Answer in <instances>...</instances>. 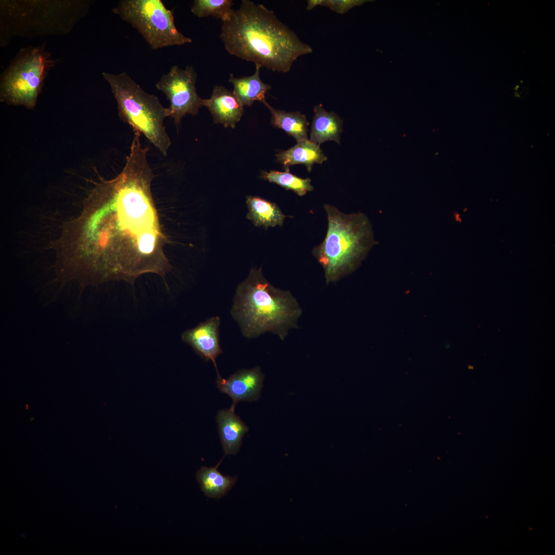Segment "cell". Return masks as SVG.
<instances>
[{
  "mask_svg": "<svg viewBox=\"0 0 555 555\" xmlns=\"http://www.w3.org/2000/svg\"><path fill=\"white\" fill-rule=\"evenodd\" d=\"M140 138L134 137L120 173L96 185L58 241L68 264L96 282L133 284L144 273L164 278L172 268L151 191L155 176L147 159L150 148Z\"/></svg>",
  "mask_w": 555,
  "mask_h": 555,
  "instance_id": "1",
  "label": "cell"
},
{
  "mask_svg": "<svg viewBox=\"0 0 555 555\" xmlns=\"http://www.w3.org/2000/svg\"><path fill=\"white\" fill-rule=\"evenodd\" d=\"M220 37L231 55L273 71L288 72L299 57L313 52L272 10L249 0L230 11Z\"/></svg>",
  "mask_w": 555,
  "mask_h": 555,
  "instance_id": "2",
  "label": "cell"
},
{
  "mask_svg": "<svg viewBox=\"0 0 555 555\" xmlns=\"http://www.w3.org/2000/svg\"><path fill=\"white\" fill-rule=\"evenodd\" d=\"M231 313L243 335L255 338L270 332L283 340L297 326L302 309L290 292L274 287L264 276L262 268H252L237 287Z\"/></svg>",
  "mask_w": 555,
  "mask_h": 555,
  "instance_id": "3",
  "label": "cell"
},
{
  "mask_svg": "<svg viewBox=\"0 0 555 555\" xmlns=\"http://www.w3.org/2000/svg\"><path fill=\"white\" fill-rule=\"evenodd\" d=\"M327 230L312 254L323 268L326 283L335 282L354 271L375 244L372 226L361 213L345 214L324 205Z\"/></svg>",
  "mask_w": 555,
  "mask_h": 555,
  "instance_id": "4",
  "label": "cell"
},
{
  "mask_svg": "<svg viewBox=\"0 0 555 555\" xmlns=\"http://www.w3.org/2000/svg\"><path fill=\"white\" fill-rule=\"evenodd\" d=\"M85 1H23L1 3V31L6 44L14 36L64 35L87 11Z\"/></svg>",
  "mask_w": 555,
  "mask_h": 555,
  "instance_id": "5",
  "label": "cell"
},
{
  "mask_svg": "<svg viewBox=\"0 0 555 555\" xmlns=\"http://www.w3.org/2000/svg\"><path fill=\"white\" fill-rule=\"evenodd\" d=\"M102 74L116 100L120 118L134 133L143 134L166 157L171 144L163 124L164 119L169 117L168 108L163 106L157 96L145 92L126 72Z\"/></svg>",
  "mask_w": 555,
  "mask_h": 555,
  "instance_id": "6",
  "label": "cell"
},
{
  "mask_svg": "<svg viewBox=\"0 0 555 555\" xmlns=\"http://www.w3.org/2000/svg\"><path fill=\"white\" fill-rule=\"evenodd\" d=\"M57 62L44 44L21 49L1 75V100L33 108L45 78Z\"/></svg>",
  "mask_w": 555,
  "mask_h": 555,
  "instance_id": "7",
  "label": "cell"
},
{
  "mask_svg": "<svg viewBox=\"0 0 555 555\" xmlns=\"http://www.w3.org/2000/svg\"><path fill=\"white\" fill-rule=\"evenodd\" d=\"M112 11L136 28L153 49L192 42L177 30L173 11L160 0H121Z\"/></svg>",
  "mask_w": 555,
  "mask_h": 555,
  "instance_id": "8",
  "label": "cell"
},
{
  "mask_svg": "<svg viewBox=\"0 0 555 555\" xmlns=\"http://www.w3.org/2000/svg\"><path fill=\"white\" fill-rule=\"evenodd\" d=\"M196 78L197 73L192 66L181 69L174 65L155 85L170 101L169 117L174 119L177 127L183 117L196 115L203 106V99L196 91Z\"/></svg>",
  "mask_w": 555,
  "mask_h": 555,
  "instance_id": "9",
  "label": "cell"
},
{
  "mask_svg": "<svg viewBox=\"0 0 555 555\" xmlns=\"http://www.w3.org/2000/svg\"><path fill=\"white\" fill-rule=\"evenodd\" d=\"M264 378L261 368L256 366L249 369H239L228 379L217 377L216 385L220 392L232 399L231 406L235 408L240 401H253L259 399Z\"/></svg>",
  "mask_w": 555,
  "mask_h": 555,
  "instance_id": "10",
  "label": "cell"
},
{
  "mask_svg": "<svg viewBox=\"0 0 555 555\" xmlns=\"http://www.w3.org/2000/svg\"><path fill=\"white\" fill-rule=\"evenodd\" d=\"M220 319L213 317L200 323L196 326L187 329L181 335L182 341L206 361L210 360L218 373L216 359L222 353L219 344V327Z\"/></svg>",
  "mask_w": 555,
  "mask_h": 555,
  "instance_id": "11",
  "label": "cell"
},
{
  "mask_svg": "<svg viewBox=\"0 0 555 555\" xmlns=\"http://www.w3.org/2000/svg\"><path fill=\"white\" fill-rule=\"evenodd\" d=\"M202 105L208 108L214 122L225 127L234 128L244 113L243 104L232 91L223 86H215L211 97L203 99Z\"/></svg>",
  "mask_w": 555,
  "mask_h": 555,
  "instance_id": "12",
  "label": "cell"
},
{
  "mask_svg": "<svg viewBox=\"0 0 555 555\" xmlns=\"http://www.w3.org/2000/svg\"><path fill=\"white\" fill-rule=\"evenodd\" d=\"M231 406L220 410L216 415L218 434L225 455L236 454L242 443V438L248 427L234 413Z\"/></svg>",
  "mask_w": 555,
  "mask_h": 555,
  "instance_id": "13",
  "label": "cell"
},
{
  "mask_svg": "<svg viewBox=\"0 0 555 555\" xmlns=\"http://www.w3.org/2000/svg\"><path fill=\"white\" fill-rule=\"evenodd\" d=\"M277 160L283 164L285 169L294 164L305 165L308 172L311 171L315 163L321 164L327 160L320 144L308 139L300 142L291 148L280 152L276 155Z\"/></svg>",
  "mask_w": 555,
  "mask_h": 555,
  "instance_id": "14",
  "label": "cell"
},
{
  "mask_svg": "<svg viewBox=\"0 0 555 555\" xmlns=\"http://www.w3.org/2000/svg\"><path fill=\"white\" fill-rule=\"evenodd\" d=\"M261 67L255 64V72L250 76L236 78L232 73L230 75L228 81L233 86L232 92L243 106H250L255 101L262 103L266 101L265 95L271 87L261 80L260 77Z\"/></svg>",
  "mask_w": 555,
  "mask_h": 555,
  "instance_id": "15",
  "label": "cell"
},
{
  "mask_svg": "<svg viewBox=\"0 0 555 555\" xmlns=\"http://www.w3.org/2000/svg\"><path fill=\"white\" fill-rule=\"evenodd\" d=\"M342 130V121L335 113L328 112L322 104L314 107L310 140L320 144L328 140L339 143Z\"/></svg>",
  "mask_w": 555,
  "mask_h": 555,
  "instance_id": "16",
  "label": "cell"
},
{
  "mask_svg": "<svg viewBox=\"0 0 555 555\" xmlns=\"http://www.w3.org/2000/svg\"><path fill=\"white\" fill-rule=\"evenodd\" d=\"M247 218L258 227L268 228L283 225L286 216L274 203L257 196H248Z\"/></svg>",
  "mask_w": 555,
  "mask_h": 555,
  "instance_id": "17",
  "label": "cell"
},
{
  "mask_svg": "<svg viewBox=\"0 0 555 555\" xmlns=\"http://www.w3.org/2000/svg\"><path fill=\"white\" fill-rule=\"evenodd\" d=\"M263 103L271 113V123L273 126L282 129L294 137L297 142L307 139L309 123L305 115L299 112H287L275 109L266 101Z\"/></svg>",
  "mask_w": 555,
  "mask_h": 555,
  "instance_id": "18",
  "label": "cell"
},
{
  "mask_svg": "<svg viewBox=\"0 0 555 555\" xmlns=\"http://www.w3.org/2000/svg\"><path fill=\"white\" fill-rule=\"evenodd\" d=\"M215 467H202L196 473V478L206 496L218 498L225 495L234 485L236 477L225 476Z\"/></svg>",
  "mask_w": 555,
  "mask_h": 555,
  "instance_id": "19",
  "label": "cell"
},
{
  "mask_svg": "<svg viewBox=\"0 0 555 555\" xmlns=\"http://www.w3.org/2000/svg\"><path fill=\"white\" fill-rule=\"evenodd\" d=\"M261 177L270 182L274 183L286 190L293 191L299 196H303L307 192L313 190L311 180L307 178L303 179L291 174L289 169L285 172L270 171L262 172Z\"/></svg>",
  "mask_w": 555,
  "mask_h": 555,
  "instance_id": "20",
  "label": "cell"
},
{
  "mask_svg": "<svg viewBox=\"0 0 555 555\" xmlns=\"http://www.w3.org/2000/svg\"><path fill=\"white\" fill-rule=\"evenodd\" d=\"M232 0H194L191 12L198 17L214 16L221 21L232 9Z\"/></svg>",
  "mask_w": 555,
  "mask_h": 555,
  "instance_id": "21",
  "label": "cell"
},
{
  "mask_svg": "<svg viewBox=\"0 0 555 555\" xmlns=\"http://www.w3.org/2000/svg\"><path fill=\"white\" fill-rule=\"evenodd\" d=\"M362 0H322L321 6L327 7L339 14H344L352 8L366 2Z\"/></svg>",
  "mask_w": 555,
  "mask_h": 555,
  "instance_id": "22",
  "label": "cell"
},
{
  "mask_svg": "<svg viewBox=\"0 0 555 555\" xmlns=\"http://www.w3.org/2000/svg\"><path fill=\"white\" fill-rule=\"evenodd\" d=\"M322 0H309L307 1V5L306 9L308 10H311L315 7L321 5Z\"/></svg>",
  "mask_w": 555,
  "mask_h": 555,
  "instance_id": "23",
  "label": "cell"
}]
</instances>
